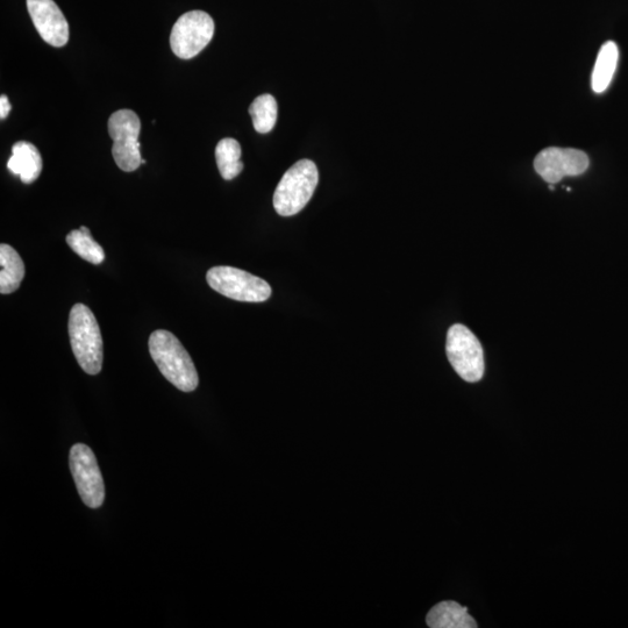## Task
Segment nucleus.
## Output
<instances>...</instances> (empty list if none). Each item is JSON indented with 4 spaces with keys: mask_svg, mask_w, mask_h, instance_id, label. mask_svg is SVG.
<instances>
[{
    "mask_svg": "<svg viewBox=\"0 0 628 628\" xmlns=\"http://www.w3.org/2000/svg\"><path fill=\"white\" fill-rule=\"evenodd\" d=\"M249 113L256 132L267 134L273 131L277 121V102L271 95H262L255 99Z\"/></svg>",
    "mask_w": 628,
    "mask_h": 628,
    "instance_id": "f3484780",
    "label": "nucleus"
},
{
    "mask_svg": "<svg viewBox=\"0 0 628 628\" xmlns=\"http://www.w3.org/2000/svg\"><path fill=\"white\" fill-rule=\"evenodd\" d=\"M240 159L241 146L237 140L226 138L218 142L216 160L220 175L224 180L232 181L241 174L244 163Z\"/></svg>",
    "mask_w": 628,
    "mask_h": 628,
    "instance_id": "2eb2a0df",
    "label": "nucleus"
},
{
    "mask_svg": "<svg viewBox=\"0 0 628 628\" xmlns=\"http://www.w3.org/2000/svg\"><path fill=\"white\" fill-rule=\"evenodd\" d=\"M149 353L161 374L183 392L195 391L199 377L191 356L173 333L157 330L148 341Z\"/></svg>",
    "mask_w": 628,
    "mask_h": 628,
    "instance_id": "f257e3e1",
    "label": "nucleus"
},
{
    "mask_svg": "<svg viewBox=\"0 0 628 628\" xmlns=\"http://www.w3.org/2000/svg\"><path fill=\"white\" fill-rule=\"evenodd\" d=\"M214 34V21L210 14L191 11L183 14L171 30V51L182 60L194 59L208 46Z\"/></svg>",
    "mask_w": 628,
    "mask_h": 628,
    "instance_id": "0eeeda50",
    "label": "nucleus"
},
{
    "mask_svg": "<svg viewBox=\"0 0 628 628\" xmlns=\"http://www.w3.org/2000/svg\"><path fill=\"white\" fill-rule=\"evenodd\" d=\"M446 352L458 375L469 383L481 381L484 375V354L481 342L466 326L455 324L447 334Z\"/></svg>",
    "mask_w": 628,
    "mask_h": 628,
    "instance_id": "423d86ee",
    "label": "nucleus"
},
{
    "mask_svg": "<svg viewBox=\"0 0 628 628\" xmlns=\"http://www.w3.org/2000/svg\"><path fill=\"white\" fill-rule=\"evenodd\" d=\"M319 181L316 164L302 160L292 166L278 183L274 194V208L280 216L291 217L301 212L310 202Z\"/></svg>",
    "mask_w": 628,
    "mask_h": 628,
    "instance_id": "7ed1b4c3",
    "label": "nucleus"
},
{
    "mask_svg": "<svg viewBox=\"0 0 628 628\" xmlns=\"http://www.w3.org/2000/svg\"><path fill=\"white\" fill-rule=\"evenodd\" d=\"M426 623L431 628H476L477 624L468 609L459 603L441 602L428 612Z\"/></svg>",
    "mask_w": 628,
    "mask_h": 628,
    "instance_id": "f8f14e48",
    "label": "nucleus"
},
{
    "mask_svg": "<svg viewBox=\"0 0 628 628\" xmlns=\"http://www.w3.org/2000/svg\"><path fill=\"white\" fill-rule=\"evenodd\" d=\"M69 463L78 494L90 509H98L104 503L105 485L96 456L87 445L71 448Z\"/></svg>",
    "mask_w": 628,
    "mask_h": 628,
    "instance_id": "6e6552de",
    "label": "nucleus"
},
{
    "mask_svg": "<svg viewBox=\"0 0 628 628\" xmlns=\"http://www.w3.org/2000/svg\"><path fill=\"white\" fill-rule=\"evenodd\" d=\"M210 287L227 298L245 303H262L271 296L270 285L262 278L233 267H213L206 275Z\"/></svg>",
    "mask_w": 628,
    "mask_h": 628,
    "instance_id": "20e7f679",
    "label": "nucleus"
},
{
    "mask_svg": "<svg viewBox=\"0 0 628 628\" xmlns=\"http://www.w3.org/2000/svg\"><path fill=\"white\" fill-rule=\"evenodd\" d=\"M27 10L40 37L53 47H63L69 40V25L54 0H27Z\"/></svg>",
    "mask_w": 628,
    "mask_h": 628,
    "instance_id": "9d476101",
    "label": "nucleus"
},
{
    "mask_svg": "<svg viewBox=\"0 0 628 628\" xmlns=\"http://www.w3.org/2000/svg\"><path fill=\"white\" fill-rule=\"evenodd\" d=\"M69 338L78 365L89 375L102 371L103 338L95 314L84 304H76L69 314Z\"/></svg>",
    "mask_w": 628,
    "mask_h": 628,
    "instance_id": "f03ea898",
    "label": "nucleus"
},
{
    "mask_svg": "<svg viewBox=\"0 0 628 628\" xmlns=\"http://www.w3.org/2000/svg\"><path fill=\"white\" fill-rule=\"evenodd\" d=\"M618 60L619 49L616 42H605L598 53L595 68L592 71L591 85L596 94H603L610 87Z\"/></svg>",
    "mask_w": 628,
    "mask_h": 628,
    "instance_id": "4468645a",
    "label": "nucleus"
},
{
    "mask_svg": "<svg viewBox=\"0 0 628 628\" xmlns=\"http://www.w3.org/2000/svg\"><path fill=\"white\" fill-rule=\"evenodd\" d=\"M107 127L113 140L114 162L126 173L137 170L142 164L139 142L141 121L138 114L126 109L114 112Z\"/></svg>",
    "mask_w": 628,
    "mask_h": 628,
    "instance_id": "39448f33",
    "label": "nucleus"
},
{
    "mask_svg": "<svg viewBox=\"0 0 628 628\" xmlns=\"http://www.w3.org/2000/svg\"><path fill=\"white\" fill-rule=\"evenodd\" d=\"M44 168L39 149L31 142L19 141L12 147V156L7 162V169L19 176L21 182L31 184L38 180Z\"/></svg>",
    "mask_w": 628,
    "mask_h": 628,
    "instance_id": "9b49d317",
    "label": "nucleus"
},
{
    "mask_svg": "<svg viewBox=\"0 0 628 628\" xmlns=\"http://www.w3.org/2000/svg\"><path fill=\"white\" fill-rule=\"evenodd\" d=\"M25 277V264L20 255L10 245L0 246V294L16 292Z\"/></svg>",
    "mask_w": 628,
    "mask_h": 628,
    "instance_id": "ddd939ff",
    "label": "nucleus"
},
{
    "mask_svg": "<svg viewBox=\"0 0 628 628\" xmlns=\"http://www.w3.org/2000/svg\"><path fill=\"white\" fill-rule=\"evenodd\" d=\"M67 244L80 258L96 266L105 260L103 247L91 237L88 227L82 226L80 230L70 232L67 235Z\"/></svg>",
    "mask_w": 628,
    "mask_h": 628,
    "instance_id": "dca6fc26",
    "label": "nucleus"
},
{
    "mask_svg": "<svg viewBox=\"0 0 628 628\" xmlns=\"http://www.w3.org/2000/svg\"><path fill=\"white\" fill-rule=\"evenodd\" d=\"M12 106L9 102V98L6 96L0 97V119L4 120L9 116Z\"/></svg>",
    "mask_w": 628,
    "mask_h": 628,
    "instance_id": "a211bd4d",
    "label": "nucleus"
},
{
    "mask_svg": "<svg viewBox=\"0 0 628 628\" xmlns=\"http://www.w3.org/2000/svg\"><path fill=\"white\" fill-rule=\"evenodd\" d=\"M589 163L588 155L578 149L551 147L535 157L534 168L547 183L555 184L562 178L584 174Z\"/></svg>",
    "mask_w": 628,
    "mask_h": 628,
    "instance_id": "1a4fd4ad",
    "label": "nucleus"
}]
</instances>
